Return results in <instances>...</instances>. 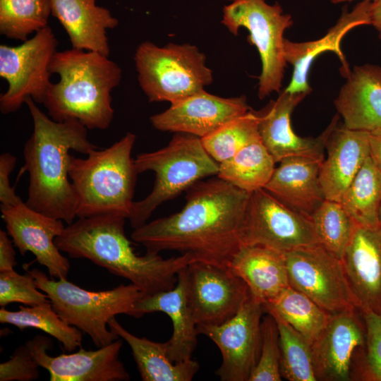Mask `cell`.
<instances>
[{
	"label": "cell",
	"instance_id": "obj_1",
	"mask_svg": "<svg viewBox=\"0 0 381 381\" xmlns=\"http://www.w3.org/2000/svg\"><path fill=\"white\" fill-rule=\"evenodd\" d=\"M250 194L219 177L199 181L187 190L181 211L134 229L131 238L147 252L176 250L228 267L243 246Z\"/></svg>",
	"mask_w": 381,
	"mask_h": 381
},
{
	"label": "cell",
	"instance_id": "obj_2",
	"mask_svg": "<svg viewBox=\"0 0 381 381\" xmlns=\"http://www.w3.org/2000/svg\"><path fill=\"white\" fill-rule=\"evenodd\" d=\"M25 104L33 121V132L23 150V170L29 174L25 203L70 224L77 217V197L68 175L69 151L88 155L98 147L89 140L87 128L79 121H55L31 97Z\"/></svg>",
	"mask_w": 381,
	"mask_h": 381
},
{
	"label": "cell",
	"instance_id": "obj_3",
	"mask_svg": "<svg viewBox=\"0 0 381 381\" xmlns=\"http://www.w3.org/2000/svg\"><path fill=\"white\" fill-rule=\"evenodd\" d=\"M125 219L114 215L78 218L65 226L55 243L72 258L88 260L128 279L145 295L173 289L180 270L195 258L184 253L163 258L152 252L138 255L125 234Z\"/></svg>",
	"mask_w": 381,
	"mask_h": 381
},
{
	"label": "cell",
	"instance_id": "obj_4",
	"mask_svg": "<svg viewBox=\"0 0 381 381\" xmlns=\"http://www.w3.org/2000/svg\"><path fill=\"white\" fill-rule=\"evenodd\" d=\"M50 71L59 77L42 103L51 119L75 120L91 130L109 127L114 112L111 92L122 78L116 63L98 52L71 48L56 52Z\"/></svg>",
	"mask_w": 381,
	"mask_h": 381
},
{
	"label": "cell",
	"instance_id": "obj_5",
	"mask_svg": "<svg viewBox=\"0 0 381 381\" xmlns=\"http://www.w3.org/2000/svg\"><path fill=\"white\" fill-rule=\"evenodd\" d=\"M135 135L128 132L86 158L71 156L69 178L77 197L78 218L114 215L129 219L138 173L131 152Z\"/></svg>",
	"mask_w": 381,
	"mask_h": 381
},
{
	"label": "cell",
	"instance_id": "obj_6",
	"mask_svg": "<svg viewBox=\"0 0 381 381\" xmlns=\"http://www.w3.org/2000/svg\"><path fill=\"white\" fill-rule=\"evenodd\" d=\"M26 271L34 278L37 288L48 296L60 318L87 334L97 348L119 339L110 329L109 322L119 314L134 317L136 303L145 296L132 283L92 291L67 279L56 280L37 268Z\"/></svg>",
	"mask_w": 381,
	"mask_h": 381
},
{
	"label": "cell",
	"instance_id": "obj_7",
	"mask_svg": "<svg viewBox=\"0 0 381 381\" xmlns=\"http://www.w3.org/2000/svg\"><path fill=\"white\" fill-rule=\"evenodd\" d=\"M134 164L138 174L152 171L155 179L151 193L134 201L128 219L133 229L147 223L161 204L200 179L217 175L219 169V163L207 153L199 137L181 133H176L164 147L138 155Z\"/></svg>",
	"mask_w": 381,
	"mask_h": 381
},
{
	"label": "cell",
	"instance_id": "obj_8",
	"mask_svg": "<svg viewBox=\"0 0 381 381\" xmlns=\"http://www.w3.org/2000/svg\"><path fill=\"white\" fill-rule=\"evenodd\" d=\"M134 61L138 83L151 102L174 103L205 90L213 81L205 55L190 44L159 47L143 42Z\"/></svg>",
	"mask_w": 381,
	"mask_h": 381
},
{
	"label": "cell",
	"instance_id": "obj_9",
	"mask_svg": "<svg viewBox=\"0 0 381 381\" xmlns=\"http://www.w3.org/2000/svg\"><path fill=\"white\" fill-rule=\"evenodd\" d=\"M222 23L234 35L241 28L249 32L248 41L254 45L262 61L258 95L260 99L282 87L286 64L284 32L293 25L291 15L278 3L266 0H232L223 8Z\"/></svg>",
	"mask_w": 381,
	"mask_h": 381
},
{
	"label": "cell",
	"instance_id": "obj_10",
	"mask_svg": "<svg viewBox=\"0 0 381 381\" xmlns=\"http://www.w3.org/2000/svg\"><path fill=\"white\" fill-rule=\"evenodd\" d=\"M58 41L48 25L20 45L0 46V76L8 83L0 95L4 114L18 110L28 97L42 103L52 82L50 64L57 52Z\"/></svg>",
	"mask_w": 381,
	"mask_h": 381
},
{
	"label": "cell",
	"instance_id": "obj_11",
	"mask_svg": "<svg viewBox=\"0 0 381 381\" xmlns=\"http://www.w3.org/2000/svg\"><path fill=\"white\" fill-rule=\"evenodd\" d=\"M284 254L290 286L329 314L359 309L340 258L320 244Z\"/></svg>",
	"mask_w": 381,
	"mask_h": 381
},
{
	"label": "cell",
	"instance_id": "obj_12",
	"mask_svg": "<svg viewBox=\"0 0 381 381\" xmlns=\"http://www.w3.org/2000/svg\"><path fill=\"white\" fill-rule=\"evenodd\" d=\"M243 244L285 253L319 244V241L310 217L289 207L262 188L250 194Z\"/></svg>",
	"mask_w": 381,
	"mask_h": 381
},
{
	"label": "cell",
	"instance_id": "obj_13",
	"mask_svg": "<svg viewBox=\"0 0 381 381\" xmlns=\"http://www.w3.org/2000/svg\"><path fill=\"white\" fill-rule=\"evenodd\" d=\"M263 304L251 295L238 313L219 325H198L197 331L219 349L222 361L216 375L222 381H248L260 356Z\"/></svg>",
	"mask_w": 381,
	"mask_h": 381
},
{
	"label": "cell",
	"instance_id": "obj_14",
	"mask_svg": "<svg viewBox=\"0 0 381 381\" xmlns=\"http://www.w3.org/2000/svg\"><path fill=\"white\" fill-rule=\"evenodd\" d=\"M186 270L188 305L197 325L226 322L250 296L247 284L228 267L194 261Z\"/></svg>",
	"mask_w": 381,
	"mask_h": 381
},
{
	"label": "cell",
	"instance_id": "obj_15",
	"mask_svg": "<svg viewBox=\"0 0 381 381\" xmlns=\"http://www.w3.org/2000/svg\"><path fill=\"white\" fill-rule=\"evenodd\" d=\"M40 367L46 369L50 381H126L130 379L119 359L122 341L119 339L97 350L82 346L78 352L52 356V341L37 335L26 343Z\"/></svg>",
	"mask_w": 381,
	"mask_h": 381
},
{
	"label": "cell",
	"instance_id": "obj_16",
	"mask_svg": "<svg viewBox=\"0 0 381 381\" xmlns=\"http://www.w3.org/2000/svg\"><path fill=\"white\" fill-rule=\"evenodd\" d=\"M1 212L7 233L20 254L32 253L50 277L67 279L70 262L55 243L65 229L63 221L35 210L23 201L1 207Z\"/></svg>",
	"mask_w": 381,
	"mask_h": 381
},
{
	"label": "cell",
	"instance_id": "obj_17",
	"mask_svg": "<svg viewBox=\"0 0 381 381\" xmlns=\"http://www.w3.org/2000/svg\"><path fill=\"white\" fill-rule=\"evenodd\" d=\"M250 109L245 96L222 97L203 90L171 103L150 120L159 131L202 138Z\"/></svg>",
	"mask_w": 381,
	"mask_h": 381
},
{
	"label": "cell",
	"instance_id": "obj_18",
	"mask_svg": "<svg viewBox=\"0 0 381 381\" xmlns=\"http://www.w3.org/2000/svg\"><path fill=\"white\" fill-rule=\"evenodd\" d=\"M356 310L331 314L327 325L312 344L317 380H351L352 358L365 341V332Z\"/></svg>",
	"mask_w": 381,
	"mask_h": 381
},
{
	"label": "cell",
	"instance_id": "obj_19",
	"mask_svg": "<svg viewBox=\"0 0 381 381\" xmlns=\"http://www.w3.org/2000/svg\"><path fill=\"white\" fill-rule=\"evenodd\" d=\"M306 95L284 90L276 100H271L262 110L257 111L261 140L276 162L292 157L324 160L327 128L315 139L297 135L291 126L294 108Z\"/></svg>",
	"mask_w": 381,
	"mask_h": 381
},
{
	"label": "cell",
	"instance_id": "obj_20",
	"mask_svg": "<svg viewBox=\"0 0 381 381\" xmlns=\"http://www.w3.org/2000/svg\"><path fill=\"white\" fill-rule=\"evenodd\" d=\"M335 117L327 128V157L319 180L326 200L340 202L344 193L370 156L369 132L337 127Z\"/></svg>",
	"mask_w": 381,
	"mask_h": 381
},
{
	"label": "cell",
	"instance_id": "obj_21",
	"mask_svg": "<svg viewBox=\"0 0 381 381\" xmlns=\"http://www.w3.org/2000/svg\"><path fill=\"white\" fill-rule=\"evenodd\" d=\"M372 0H363L348 12L343 13L337 23L322 38L314 41L294 42L284 41V58L293 66V73L289 85L284 89L291 93L308 95L311 88L308 82V73L314 59L327 51L334 52L342 64L341 73L346 77L349 65L340 47L344 36L353 28L370 25V9Z\"/></svg>",
	"mask_w": 381,
	"mask_h": 381
},
{
	"label": "cell",
	"instance_id": "obj_22",
	"mask_svg": "<svg viewBox=\"0 0 381 381\" xmlns=\"http://www.w3.org/2000/svg\"><path fill=\"white\" fill-rule=\"evenodd\" d=\"M341 261L359 310L381 315V225H357Z\"/></svg>",
	"mask_w": 381,
	"mask_h": 381
},
{
	"label": "cell",
	"instance_id": "obj_23",
	"mask_svg": "<svg viewBox=\"0 0 381 381\" xmlns=\"http://www.w3.org/2000/svg\"><path fill=\"white\" fill-rule=\"evenodd\" d=\"M186 267L179 272L173 289L145 295L136 303L134 310L136 318L154 312L164 313L171 318L173 332L167 341L168 356L176 363L191 359L198 334L188 301Z\"/></svg>",
	"mask_w": 381,
	"mask_h": 381
},
{
	"label": "cell",
	"instance_id": "obj_24",
	"mask_svg": "<svg viewBox=\"0 0 381 381\" xmlns=\"http://www.w3.org/2000/svg\"><path fill=\"white\" fill-rule=\"evenodd\" d=\"M334 100L344 126L349 129H381V66H356Z\"/></svg>",
	"mask_w": 381,
	"mask_h": 381
},
{
	"label": "cell",
	"instance_id": "obj_25",
	"mask_svg": "<svg viewBox=\"0 0 381 381\" xmlns=\"http://www.w3.org/2000/svg\"><path fill=\"white\" fill-rule=\"evenodd\" d=\"M52 16L66 32L73 49L91 51L109 56L107 32L119 20L96 0H51Z\"/></svg>",
	"mask_w": 381,
	"mask_h": 381
},
{
	"label": "cell",
	"instance_id": "obj_26",
	"mask_svg": "<svg viewBox=\"0 0 381 381\" xmlns=\"http://www.w3.org/2000/svg\"><path fill=\"white\" fill-rule=\"evenodd\" d=\"M322 162L305 157L285 158L279 162L264 189L289 207L310 218L325 199L319 180Z\"/></svg>",
	"mask_w": 381,
	"mask_h": 381
},
{
	"label": "cell",
	"instance_id": "obj_27",
	"mask_svg": "<svg viewBox=\"0 0 381 381\" xmlns=\"http://www.w3.org/2000/svg\"><path fill=\"white\" fill-rule=\"evenodd\" d=\"M247 284L250 295L266 304L290 286L285 254L262 246H243L229 267Z\"/></svg>",
	"mask_w": 381,
	"mask_h": 381
},
{
	"label": "cell",
	"instance_id": "obj_28",
	"mask_svg": "<svg viewBox=\"0 0 381 381\" xmlns=\"http://www.w3.org/2000/svg\"><path fill=\"white\" fill-rule=\"evenodd\" d=\"M110 329L130 346L143 381H190L200 368L192 358L182 363L172 362L168 356V342H156L138 337L125 329L116 319L109 322Z\"/></svg>",
	"mask_w": 381,
	"mask_h": 381
},
{
	"label": "cell",
	"instance_id": "obj_29",
	"mask_svg": "<svg viewBox=\"0 0 381 381\" xmlns=\"http://www.w3.org/2000/svg\"><path fill=\"white\" fill-rule=\"evenodd\" d=\"M275 163L274 157L260 140L219 163L217 177L241 190L253 193L267 184L276 168Z\"/></svg>",
	"mask_w": 381,
	"mask_h": 381
},
{
	"label": "cell",
	"instance_id": "obj_30",
	"mask_svg": "<svg viewBox=\"0 0 381 381\" xmlns=\"http://www.w3.org/2000/svg\"><path fill=\"white\" fill-rule=\"evenodd\" d=\"M301 334L312 345L327 325L331 314L301 291L289 286L263 305Z\"/></svg>",
	"mask_w": 381,
	"mask_h": 381
},
{
	"label": "cell",
	"instance_id": "obj_31",
	"mask_svg": "<svg viewBox=\"0 0 381 381\" xmlns=\"http://www.w3.org/2000/svg\"><path fill=\"white\" fill-rule=\"evenodd\" d=\"M340 203L358 226H380L381 173L370 156L344 193Z\"/></svg>",
	"mask_w": 381,
	"mask_h": 381
},
{
	"label": "cell",
	"instance_id": "obj_32",
	"mask_svg": "<svg viewBox=\"0 0 381 381\" xmlns=\"http://www.w3.org/2000/svg\"><path fill=\"white\" fill-rule=\"evenodd\" d=\"M0 322L14 325L20 330L40 329L57 339L68 352L82 346L83 332L62 320L50 301L34 306H20L17 311L1 307Z\"/></svg>",
	"mask_w": 381,
	"mask_h": 381
},
{
	"label": "cell",
	"instance_id": "obj_33",
	"mask_svg": "<svg viewBox=\"0 0 381 381\" xmlns=\"http://www.w3.org/2000/svg\"><path fill=\"white\" fill-rule=\"evenodd\" d=\"M50 15L51 0H0V33L25 42L48 26Z\"/></svg>",
	"mask_w": 381,
	"mask_h": 381
},
{
	"label": "cell",
	"instance_id": "obj_34",
	"mask_svg": "<svg viewBox=\"0 0 381 381\" xmlns=\"http://www.w3.org/2000/svg\"><path fill=\"white\" fill-rule=\"evenodd\" d=\"M200 139L207 153L222 163L245 146L261 140L258 113L250 109Z\"/></svg>",
	"mask_w": 381,
	"mask_h": 381
},
{
	"label": "cell",
	"instance_id": "obj_35",
	"mask_svg": "<svg viewBox=\"0 0 381 381\" xmlns=\"http://www.w3.org/2000/svg\"><path fill=\"white\" fill-rule=\"evenodd\" d=\"M319 244L341 260L357 224L340 202L325 199L310 217Z\"/></svg>",
	"mask_w": 381,
	"mask_h": 381
},
{
	"label": "cell",
	"instance_id": "obj_36",
	"mask_svg": "<svg viewBox=\"0 0 381 381\" xmlns=\"http://www.w3.org/2000/svg\"><path fill=\"white\" fill-rule=\"evenodd\" d=\"M271 315L277 322L279 332L282 377L289 381H317L311 344L280 317Z\"/></svg>",
	"mask_w": 381,
	"mask_h": 381
},
{
	"label": "cell",
	"instance_id": "obj_37",
	"mask_svg": "<svg viewBox=\"0 0 381 381\" xmlns=\"http://www.w3.org/2000/svg\"><path fill=\"white\" fill-rule=\"evenodd\" d=\"M261 322L262 342L258 363L248 381H280L281 348L277 322L269 313Z\"/></svg>",
	"mask_w": 381,
	"mask_h": 381
},
{
	"label": "cell",
	"instance_id": "obj_38",
	"mask_svg": "<svg viewBox=\"0 0 381 381\" xmlns=\"http://www.w3.org/2000/svg\"><path fill=\"white\" fill-rule=\"evenodd\" d=\"M50 301L48 296L40 290L34 278L27 272L20 274L14 269L0 271V306L20 303L34 306Z\"/></svg>",
	"mask_w": 381,
	"mask_h": 381
},
{
	"label": "cell",
	"instance_id": "obj_39",
	"mask_svg": "<svg viewBox=\"0 0 381 381\" xmlns=\"http://www.w3.org/2000/svg\"><path fill=\"white\" fill-rule=\"evenodd\" d=\"M365 323L366 343V377L381 381V315L361 311Z\"/></svg>",
	"mask_w": 381,
	"mask_h": 381
},
{
	"label": "cell",
	"instance_id": "obj_40",
	"mask_svg": "<svg viewBox=\"0 0 381 381\" xmlns=\"http://www.w3.org/2000/svg\"><path fill=\"white\" fill-rule=\"evenodd\" d=\"M39 364L26 344L18 346L11 358L0 364V381H32L39 378Z\"/></svg>",
	"mask_w": 381,
	"mask_h": 381
},
{
	"label": "cell",
	"instance_id": "obj_41",
	"mask_svg": "<svg viewBox=\"0 0 381 381\" xmlns=\"http://www.w3.org/2000/svg\"><path fill=\"white\" fill-rule=\"evenodd\" d=\"M16 158L9 152L0 155V202L1 207H9L20 203L21 198L11 186L9 176L15 168Z\"/></svg>",
	"mask_w": 381,
	"mask_h": 381
},
{
	"label": "cell",
	"instance_id": "obj_42",
	"mask_svg": "<svg viewBox=\"0 0 381 381\" xmlns=\"http://www.w3.org/2000/svg\"><path fill=\"white\" fill-rule=\"evenodd\" d=\"M7 232L0 230V271L14 269L17 265L12 239Z\"/></svg>",
	"mask_w": 381,
	"mask_h": 381
},
{
	"label": "cell",
	"instance_id": "obj_43",
	"mask_svg": "<svg viewBox=\"0 0 381 381\" xmlns=\"http://www.w3.org/2000/svg\"><path fill=\"white\" fill-rule=\"evenodd\" d=\"M370 157L381 173V129L369 132Z\"/></svg>",
	"mask_w": 381,
	"mask_h": 381
},
{
	"label": "cell",
	"instance_id": "obj_44",
	"mask_svg": "<svg viewBox=\"0 0 381 381\" xmlns=\"http://www.w3.org/2000/svg\"><path fill=\"white\" fill-rule=\"evenodd\" d=\"M370 25L378 32L381 39V0H372L370 9Z\"/></svg>",
	"mask_w": 381,
	"mask_h": 381
},
{
	"label": "cell",
	"instance_id": "obj_45",
	"mask_svg": "<svg viewBox=\"0 0 381 381\" xmlns=\"http://www.w3.org/2000/svg\"><path fill=\"white\" fill-rule=\"evenodd\" d=\"M330 1L334 4H339V3L349 1H352V0H330Z\"/></svg>",
	"mask_w": 381,
	"mask_h": 381
},
{
	"label": "cell",
	"instance_id": "obj_46",
	"mask_svg": "<svg viewBox=\"0 0 381 381\" xmlns=\"http://www.w3.org/2000/svg\"><path fill=\"white\" fill-rule=\"evenodd\" d=\"M379 219H380V225H381V207H380V209Z\"/></svg>",
	"mask_w": 381,
	"mask_h": 381
},
{
	"label": "cell",
	"instance_id": "obj_47",
	"mask_svg": "<svg viewBox=\"0 0 381 381\" xmlns=\"http://www.w3.org/2000/svg\"><path fill=\"white\" fill-rule=\"evenodd\" d=\"M222 1H226L230 2V1H231L232 0H222Z\"/></svg>",
	"mask_w": 381,
	"mask_h": 381
}]
</instances>
